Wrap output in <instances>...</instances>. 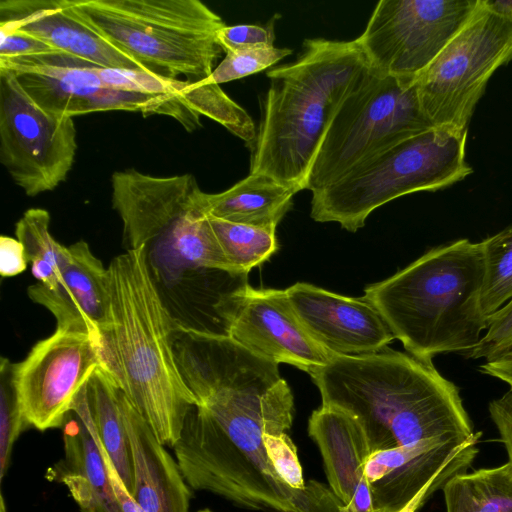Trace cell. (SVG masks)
I'll return each instance as SVG.
<instances>
[{
	"label": "cell",
	"instance_id": "1",
	"mask_svg": "<svg viewBox=\"0 0 512 512\" xmlns=\"http://www.w3.org/2000/svg\"><path fill=\"white\" fill-rule=\"evenodd\" d=\"M181 377L197 400L172 448L192 490L259 512H339L329 486L294 489L269 460L264 434L287 433L294 399L278 364L228 335L194 331L174 348Z\"/></svg>",
	"mask_w": 512,
	"mask_h": 512
},
{
	"label": "cell",
	"instance_id": "2",
	"mask_svg": "<svg viewBox=\"0 0 512 512\" xmlns=\"http://www.w3.org/2000/svg\"><path fill=\"white\" fill-rule=\"evenodd\" d=\"M310 376L322 405L357 419L372 452L436 438L465 443L476 434L458 387L409 353L334 355Z\"/></svg>",
	"mask_w": 512,
	"mask_h": 512
},
{
	"label": "cell",
	"instance_id": "3",
	"mask_svg": "<svg viewBox=\"0 0 512 512\" xmlns=\"http://www.w3.org/2000/svg\"><path fill=\"white\" fill-rule=\"evenodd\" d=\"M108 314L102 333L103 365L148 422L173 448L190 408L197 405L176 364L177 325L149 266L147 246L127 249L107 267Z\"/></svg>",
	"mask_w": 512,
	"mask_h": 512
},
{
	"label": "cell",
	"instance_id": "4",
	"mask_svg": "<svg viewBox=\"0 0 512 512\" xmlns=\"http://www.w3.org/2000/svg\"><path fill=\"white\" fill-rule=\"evenodd\" d=\"M370 70L356 39L304 40L295 61L266 73L270 84L250 148L249 173L304 190L332 118Z\"/></svg>",
	"mask_w": 512,
	"mask_h": 512
},
{
	"label": "cell",
	"instance_id": "5",
	"mask_svg": "<svg viewBox=\"0 0 512 512\" xmlns=\"http://www.w3.org/2000/svg\"><path fill=\"white\" fill-rule=\"evenodd\" d=\"M480 242L459 239L427 251L364 298L381 314L407 353L427 362L471 351L487 329L481 310Z\"/></svg>",
	"mask_w": 512,
	"mask_h": 512
},
{
	"label": "cell",
	"instance_id": "6",
	"mask_svg": "<svg viewBox=\"0 0 512 512\" xmlns=\"http://www.w3.org/2000/svg\"><path fill=\"white\" fill-rule=\"evenodd\" d=\"M73 11L143 70L208 81L223 50L221 17L199 0H70Z\"/></svg>",
	"mask_w": 512,
	"mask_h": 512
},
{
	"label": "cell",
	"instance_id": "7",
	"mask_svg": "<svg viewBox=\"0 0 512 512\" xmlns=\"http://www.w3.org/2000/svg\"><path fill=\"white\" fill-rule=\"evenodd\" d=\"M467 130L431 127L369 157L333 184L312 192L310 216L356 232L380 206L465 179Z\"/></svg>",
	"mask_w": 512,
	"mask_h": 512
},
{
	"label": "cell",
	"instance_id": "8",
	"mask_svg": "<svg viewBox=\"0 0 512 512\" xmlns=\"http://www.w3.org/2000/svg\"><path fill=\"white\" fill-rule=\"evenodd\" d=\"M431 127L416 82L384 76L371 68L332 118L305 189L325 188L378 151Z\"/></svg>",
	"mask_w": 512,
	"mask_h": 512
},
{
	"label": "cell",
	"instance_id": "9",
	"mask_svg": "<svg viewBox=\"0 0 512 512\" xmlns=\"http://www.w3.org/2000/svg\"><path fill=\"white\" fill-rule=\"evenodd\" d=\"M512 60V19L478 5L416 81L422 110L435 127L467 130L496 70Z\"/></svg>",
	"mask_w": 512,
	"mask_h": 512
},
{
	"label": "cell",
	"instance_id": "10",
	"mask_svg": "<svg viewBox=\"0 0 512 512\" xmlns=\"http://www.w3.org/2000/svg\"><path fill=\"white\" fill-rule=\"evenodd\" d=\"M479 0H380L356 38L372 69L415 83Z\"/></svg>",
	"mask_w": 512,
	"mask_h": 512
},
{
	"label": "cell",
	"instance_id": "11",
	"mask_svg": "<svg viewBox=\"0 0 512 512\" xmlns=\"http://www.w3.org/2000/svg\"><path fill=\"white\" fill-rule=\"evenodd\" d=\"M77 150L72 117L40 108L15 76L0 69V161L27 196L65 181Z\"/></svg>",
	"mask_w": 512,
	"mask_h": 512
},
{
	"label": "cell",
	"instance_id": "12",
	"mask_svg": "<svg viewBox=\"0 0 512 512\" xmlns=\"http://www.w3.org/2000/svg\"><path fill=\"white\" fill-rule=\"evenodd\" d=\"M97 65L68 53L0 58V69L11 72L26 94L43 110L74 117L111 110L172 116L171 94L147 95L111 88L98 75Z\"/></svg>",
	"mask_w": 512,
	"mask_h": 512
},
{
	"label": "cell",
	"instance_id": "13",
	"mask_svg": "<svg viewBox=\"0 0 512 512\" xmlns=\"http://www.w3.org/2000/svg\"><path fill=\"white\" fill-rule=\"evenodd\" d=\"M103 365L101 344L89 334L56 329L12 365V383L30 426L61 428L94 371Z\"/></svg>",
	"mask_w": 512,
	"mask_h": 512
},
{
	"label": "cell",
	"instance_id": "14",
	"mask_svg": "<svg viewBox=\"0 0 512 512\" xmlns=\"http://www.w3.org/2000/svg\"><path fill=\"white\" fill-rule=\"evenodd\" d=\"M214 312L229 337L278 365L286 363L311 375L334 356L308 334L285 290L248 284L224 293Z\"/></svg>",
	"mask_w": 512,
	"mask_h": 512
},
{
	"label": "cell",
	"instance_id": "15",
	"mask_svg": "<svg viewBox=\"0 0 512 512\" xmlns=\"http://www.w3.org/2000/svg\"><path fill=\"white\" fill-rule=\"evenodd\" d=\"M285 292L308 334L333 355L378 352L395 339L381 314L364 297H347L304 282Z\"/></svg>",
	"mask_w": 512,
	"mask_h": 512
},
{
	"label": "cell",
	"instance_id": "16",
	"mask_svg": "<svg viewBox=\"0 0 512 512\" xmlns=\"http://www.w3.org/2000/svg\"><path fill=\"white\" fill-rule=\"evenodd\" d=\"M0 32L30 35L100 67L143 70L89 27L73 11L70 0H1Z\"/></svg>",
	"mask_w": 512,
	"mask_h": 512
},
{
	"label": "cell",
	"instance_id": "17",
	"mask_svg": "<svg viewBox=\"0 0 512 512\" xmlns=\"http://www.w3.org/2000/svg\"><path fill=\"white\" fill-rule=\"evenodd\" d=\"M69 260L56 285H31L29 298L56 319L58 330L89 334L101 344L108 314V271L80 240L68 246Z\"/></svg>",
	"mask_w": 512,
	"mask_h": 512
},
{
	"label": "cell",
	"instance_id": "18",
	"mask_svg": "<svg viewBox=\"0 0 512 512\" xmlns=\"http://www.w3.org/2000/svg\"><path fill=\"white\" fill-rule=\"evenodd\" d=\"M86 385L61 427L64 456L47 469L46 478L63 484L80 512H122L90 412Z\"/></svg>",
	"mask_w": 512,
	"mask_h": 512
},
{
	"label": "cell",
	"instance_id": "19",
	"mask_svg": "<svg viewBox=\"0 0 512 512\" xmlns=\"http://www.w3.org/2000/svg\"><path fill=\"white\" fill-rule=\"evenodd\" d=\"M308 434L320 451L328 486L340 500L339 512H373L365 463L372 453L355 417L321 405L308 420Z\"/></svg>",
	"mask_w": 512,
	"mask_h": 512
},
{
	"label": "cell",
	"instance_id": "20",
	"mask_svg": "<svg viewBox=\"0 0 512 512\" xmlns=\"http://www.w3.org/2000/svg\"><path fill=\"white\" fill-rule=\"evenodd\" d=\"M427 439L375 451L365 463L373 512H397L436 476L469 442Z\"/></svg>",
	"mask_w": 512,
	"mask_h": 512
},
{
	"label": "cell",
	"instance_id": "21",
	"mask_svg": "<svg viewBox=\"0 0 512 512\" xmlns=\"http://www.w3.org/2000/svg\"><path fill=\"white\" fill-rule=\"evenodd\" d=\"M120 407L133 466L132 496L144 512H189L193 492L176 459L122 389Z\"/></svg>",
	"mask_w": 512,
	"mask_h": 512
},
{
	"label": "cell",
	"instance_id": "22",
	"mask_svg": "<svg viewBox=\"0 0 512 512\" xmlns=\"http://www.w3.org/2000/svg\"><path fill=\"white\" fill-rule=\"evenodd\" d=\"M296 193L270 176L249 173L223 192L201 191L198 207L205 216L251 226L277 227L291 209Z\"/></svg>",
	"mask_w": 512,
	"mask_h": 512
},
{
	"label": "cell",
	"instance_id": "23",
	"mask_svg": "<svg viewBox=\"0 0 512 512\" xmlns=\"http://www.w3.org/2000/svg\"><path fill=\"white\" fill-rule=\"evenodd\" d=\"M87 399L99 440L123 483L132 494L133 466L121 407V387L111 372L100 365L86 385Z\"/></svg>",
	"mask_w": 512,
	"mask_h": 512
},
{
	"label": "cell",
	"instance_id": "24",
	"mask_svg": "<svg viewBox=\"0 0 512 512\" xmlns=\"http://www.w3.org/2000/svg\"><path fill=\"white\" fill-rule=\"evenodd\" d=\"M200 190L190 205L153 242L171 248L178 260L204 271L233 273L210 226L198 207Z\"/></svg>",
	"mask_w": 512,
	"mask_h": 512
},
{
	"label": "cell",
	"instance_id": "25",
	"mask_svg": "<svg viewBox=\"0 0 512 512\" xmlns=\"http://www.w3.org/2000/svg\"><path fill=\"white\" fill-rule=\"evenodd\" d=\"M442 490L446 512H512V464L457 473Z\"/></svg>",
	"mask_w": 512,
	"mask_h": 512
},
{
	"label": "cell",
	"instance_id": "26",
	"mask_svg": "<svg viewBox=\"0 0 512 512\" xmlns=\"http://www.w3.org/2000/svg\"><path fill=\"white\" fill-rule=\"evenodd\" d=\"M49 226V212L31 208L17 221L15 235L25 249L33 276L52 289L69 260V250L53 238Z\"/></svg>",
	"mask_w": 512,
	"mask_h": 512
},
{
	"label": "cell",
	"instance_id": "27",
	"mask_svg": "<svg viewBox=\"0 0 512 512\" xmlns=\"http://www.w3.org/2000/svg\"><path fill=\"white\" fill-rule=\"evenodd\" d=\"M207 218L235 274H248L278 250L276 227L251 226L210 216Z\"/></svg>",
	"mask_w": 512,
	"mask_h": 512
},
{
	"label": "cell",
	"instance_id": "28",
	"mask_svg": "<svg viewBox=\"0 0 512 512\" xmlns=\"http://www.w3.org/2000/svg\"><path fill=\"white\" fill-rule=\"evenodd\" d=\"M483 278L481 310L487 321L512 300V226L480 242Z\"/></svg>",
	"mask_w": 512,
	"mask_h": 512
},
{
	"label": "cell",
	"instance_id": "29",
	"mask_svg": "<svg viewBox=\"0 0 512 512\" xmlns=\"http://www.w3.org/2000/svg\"><path fill=\"white\" fill-rule=\"evenodd\" d=\"M12 365L1 357L0 363V481L7 474L12 449L19 435L30 425L18 402L13 383Z\"/></svg>",
	"mask_w": 512,
	"mask_h": 512
},
{
	"label": "cell",
	"instance_id": "30",
	"mask_svg": "<svg viewBox=\"0 0 512 512\" xmlns=\"http://www.w3.org/2000/svg\"><path fill=\"white\" fill-rule=\"evenodd\" d=\"M291 53L292 50L289 48L275 46L226 53L208 81L220 85L255 74L276 64Z\"/></svg>",
	"mask_w": 512,
	"mask_h": 512
},
{
	"label": "cell",
	"instance_id": "31",
	"mask_svg": "<svg viewBox=\"0 0 512 512\" xmlns=\"http://www.w3.org/2000/svg\"><path fill=\"white\" fill-rule=\"evenodd\" d=\"M98 75L107 86L127 92L165 95L178 91L182 79H171L140 69L98 67Z\"/></svg>",
	"mask_w": 512,
	"mask_h": 512
},
{
	"label": "cell",
	"instance_id": "32",
	"mask_svg": "<svg viewBox=\"0 0 512 512\" xmlns=\"http://www.w3.org/2000/svg\"><path fill=\"white\" fill-rule=\"evenodd\" d=\"M266 451L279 477L294 489H304L307 483L303 478L297 447L287 433L264 434Z\"/></svg>",
	"mask_w": 512,
	"mask_h": 512
},
{
	"label": "cell",
	"instance_id": "33",
	"mask_svg": "<svg viewBox=\"0 0 512 512\" xmlns=\"http://www.w3.org/2000/svg\"><path fill=\"white\" fill-rule=\"evenodd\" d=\"M512 346V300L494 314L477 346L467 354L472 359L490 360Z\"/></svg>",
	"mask_w": 512,
	"mask_h": 512
},
{
	"label": "cell",
	"instance_id": "34",
	"mask_svg": "<svg viewBox=\"0 0 512 512\" xmlns=\"http://www.w3.org/2000/svg\"><path fill=\"white\" fill-rule=\"evenodd\" d=\"M274 17L265 26L241 24L224 26L217 34V40L223 52L272 47L274 46Z\"/></svg>",
	"mask_w": 512,
	"mask_h": 512
},
{
	"label": "cell",
	"instance_id": "35",
	"mask_svg": "<svg viewBox=\"0 0 512 512\" xmlns=\"http://www.w3.org/2000/svg\"><path fill=\"white\" fill-rule=\"evenodd\" d=\"M481 436L469 442L436 476H434L404 507L397 512H417L434 492L442 489L453 475L466 472L477 453V443Z\"/></svg>",
	"mask_w": 512,
	"mask_h": 512
},
{
	"label": "cell",
	"instance_id": "36",
	"mask_svg": "<svg viewBox=\"0 0 512 512\" xmlns=\"http://www.w3.org/2000/svg\"><path fill=\"white\" fill-rule=\"evenodd\" d=\"M56 49L24 33L9 32L1 34L0 58H11L42 54Z\"/></svg>",
	"mask_w": 512,
	"mask_h": 512
},
{
	"label": "cell",
	"instance_id": "37",
	"mask_svg": "<svg viewBox=\"0 0 512 512\" xmlns=\"http://www.w3.org/2000/svg\"><path fill=\"white\" fill-rule=\"evenodd\" d=\"M488 411L506 447L508 461L512 464V390L492 400Z\"/></svg>",
	"mask_w": 512,
	"mask_h": 512
},
{
	"label": "cell",
	"instance_id": "38",
	"mask_svg": "<svg viewBox=\"0 0 512 512\" xmlns=\"http://www.w3.org/2000/svg\"><path fill=\"white\" fill-rule=\"evenodd\" d=\"M27 258L22 243L10 236L0 237V274L3 277L16 276L27 268Z\"/></svg>",
	"mask_w": 512,
	"mask_h": 512
},
{
	"label": "cell",
	"instance_id": "39",
	"mask_svg": "<svg viewBox=\"0 0 512 512\" xmlns=\"http://www.w3.org/2000/svg\"><path fill=\"white\" fill-rule=\"evenodd\" d=\"M104 460L113 492L122 512H144L123 483L110 457L103 448Z\"/></svg>",
	"mask_w": 512,
	"mask_h": 512
},
{
	"label": "cell",
	"instance_id": "40",
	"mask_svg": "<svg viewBox=\"0 0 512 512\" xmlns=\"http://www.w3.org/2000/svg\"><path fill=\"white\" fill-rule=\"evenodd\" d=\"M480 372L505 382L512 390V346L498 356L486 360Z\"/></svg>",
	"mask_w": 512,
	"mask_h": 512
},
{
	"label": "cell",
	"instance_id": "41",
	"mask_svg": "<svg viewBox=\"0 0 512 512\" xmlns=\"http://www.w3.org/2000/svg\"><path fill=\"white\" fill-rule=\"evenodd\" d=\"M483 3L492 12L512 19V0H483Z\"/></svg>",
	"mask_w": 512,
	"mask_h": 512
},
{
	"label": "cell",
	"instance_id": "42",
	"mask_svg": "<svg viewBox=\"0 0 512 512\" xmlns=\"http://www.w3.org/2000/svg\"><path fill=\"white\" fill-rule=\"evenodd\" d=\"M197 512H213V511L210 510L209 508H204V509L198 510Z\"/></svg>",
	"mask_w": 512,
	"mask_h": 512
}]
</instances>
